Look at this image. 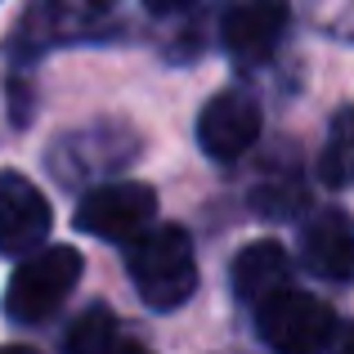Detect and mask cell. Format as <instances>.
Returning a JSON list of instances; mask_svg holds the SVG:
<instances>
[{
	"label": "cell",
	"mask_w": 354,
	"mask_h": 354,
	"mask_svg": "<svg viewBox=\"0 0 354 354\" xmlns=\"http://www.w3.org/2000/svg\"><path fill=\"white\" fill-rule=\"evenodd\" d=\"M337 314L310 292H274L256 305V332L274 354H319L337 337Z\"/></svg>",
	"instance_id": "cell-3"
},
{
	"label": "cell",
	"mask_w": 354,
	"mask_h": 354,
	"mask_svg": "<svg viewBox=\"0 0 354 354\" xmlns=\"http://www.w3.org/2000/svg\"><path fill=\"white\" fill-rule=\"evenodd\" d=\"M319 175L328 189H350L354 184V108H341L328 126L319 157Z\"/></svg>",
	"instance_id": "cell-10"
},
{
	"label": "cell",
	"mask_w": 354,
	"mask_h": 354,
	"mask_svg": "<svg viewBox=\"0 0 354 354\" xmlns=\"http://www.w3.org/2000/svg\"><path fill=\"white\" fill-rule=\"evenodd\" d=\"M260 104L247 90H220L207 99L198 117V148L211 162H238L251 144L260 139Z\"/></svg>",
	"instance_id": "cell-5"
},
{
	"label": "cell",
	"mask_w": 354,
	"mask_h": 354,
	"mask_svg": "<svg viewBox=\"0 0 354 354\" xmlns=\"http://www.w3.org/2000/svg\"><path fill=\"white\" fill-rule=\"evenodd\" d=\"M157 216V193L139 180H121L104 184V189L86 193L77 207V229L104 242H130L135 234H144Z\"/></svg>",
	"instance_id": "cell-4"
},
{
	"label": "cell",
	"mask_w": 354,
	"mask_h": 354,
	"mask_svg": "<svg viewBox=\"0 0 354 354\" xmlns=\"http://www.w3.org/2000/svg\"><path fill=\"white\" fill-rule=\"evenodd\" d=\"M319 354H354V323H341L337 337H332Z\"/></svg>",
	"instance_id": "cell-12"
},
{
	"label": "cell",
	"mask_w": 354,
	"mask_h": 354,
	"mask_svg": "<svg viewBox=\"0 0 354 354\" xmlns=\"http://www.w3.org/2000/svg\"><path fill=\"white\" fill-rule=\"evenodd\" d=\"M50 202L27 175H0V256H32L50 238Z\"/></svg>",
	"instance_id": "cell-6"
},
{
	"label": "cell",
	"mask_w": 354,
	"mask_h": 354,
	"mask_svg": "<svg viewBox=\"0 0 354 354\" xmlns=\"http://www.w3.org/2000/svg\"><path fill=\"white\" fill-rule=\"evenodd\" d=\"M287 0H234L220 23L225 50L242 63H265L287 32Z\"/></svg>",
	"instance_id": "cell-7"
},
{
	"label": "cell",
	"mask_w": 354,
	"mask_h": 354,
	"mask_svg": "<svg viewBox=\"0 0 354 354\" xmlns=\"http://www.w3.org/2000/svg\"><path fill=\"white\" fill-rule=\"evenodd\" d=\"M86 5H95V9H108V5H117V0H86Z\"/></svg>",
	"instance_id": "cell-16"
},
{
	"label": "cell",
	"mask_w": 354,
	"mask_h": 354,
	"mask_svg": "<svg viewBox=\"0 0 354 354\" xmlns=\"http://www.w3.org/2000/svg\"><path fill=\"white\" fill-rule=\"evenodd\" d=\"M301 256L328 283H354V216L323 207L301 229Z\"/></svg>",
	"instance_id": "cell-8"
},
{
	"label": "cell",
	"mask_w": 354,
	"mask_h": 354,
	"mask_svg": "<svg viewBox=\"0 0 354 354\" xmlns=\"http://www.w3.org/2000/svg\"><path fill=\"white\" fill-rule=\"evenodd\" d=\"M126 274L148 310H180L198 292V256L180 225L144 229L126 242Z\"/></svg>",
	"instance_id": "cell-1"
},
{
	"label": "cell",
	"mask_w": 354,
	"mask_h": 354,
	"mask_svg": "<svg viewBox=\"0 0 354 354\" xmlns=\"http://www.w3.org/2000/svg\"><path fill=\"white\" fill-rule=\"evenodd\" d=\"M153 14H184V9H193L198 0H144Z\"/></svg>",
	"instance_id": "cell-13"
},
{
	"label": "cell",
	"mask_w": 354,
	"mask_h": 354,
	"mask_svg": "<svg viewBox=\"0 0 354 354\" xmlns=\"http://www.w3.org/2000/svg\"><path fill=\"white\" fill-rule=\"evenodd\" d=\"M108 354H153V350H144L139 341H121V346H113Z\"/></svg>",
	"instance_id": "cell-14"
},
{
	"label": "cell",
	"mask_w": 354,
	"mask_h": 354,
	"mask_svg": "<svg viewBox=\"0 0 354 354\" xmlns=\"http://www.w3.org/2000/svg\"><path fill=\"white\" fill-rule=\"evenodd\" d=\"M0 354H41V350H32V346H0Z\"/></svg>",
	"instance_id": "cell-15"
},
{
	"label": "cell",
	"mask_w": 354,
	"mask_h": 354,
	"mask_svg": "<svg viewBox=\"0 0 354 354\" xmlns=\"http://www.w3.org/2000/svg\"><path fill=\"white\" fill-rule=\"evenodd\" d=\"M229 278H234V296L242 305L269 301L274 292L287 287V251L278 242H251V247H242L234 256Z\"/></svg>",
	"instance_id": "cell-9"
},
{
	"label": "cell",
	"mask_w": 354,
	"mask_h": 354,
	"mask_svg": "<svg viewBox=\"0 0 354 354\" xmlns=\"http://www.w3.org/2000/svg\"><path fill=\"white\" fill-rule=\"evenodd\" d=\"M81 269H86V260H81L77 247H41V251H32V256L14 269V278H9V287H5V314L14 323L50 319V314L72 296Z\"/></svg>",
	"instance_id": "cell-2"
},
{
	"label": "cell",
	"mask_w": 354,
	"mask_h": 354,
	"mask_svg": "<svg viewBox=\"0 0 354 354\" xmlns=\"http://www.w3.org/2000/svg\"><path fill=\"white\" fill-rule=\"evenodd\" d=\"M113 332H117V319L104 305H90L86 314H77L63 346H68V354H108L113 350Z\"/></svg>",
	"instance_id": "cell-11"
}]
</instances>
